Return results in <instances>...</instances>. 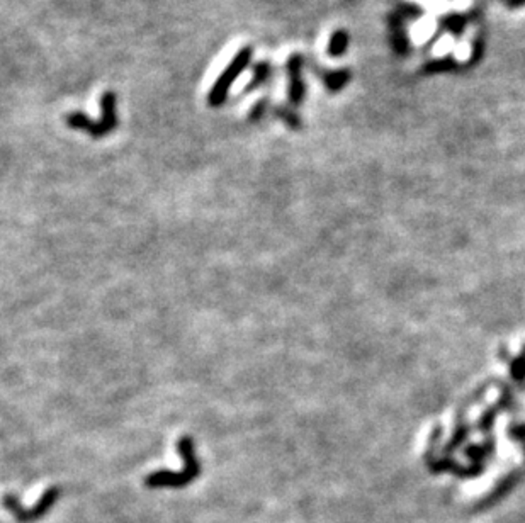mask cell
<instances>
[{
	"instance_id": "cell-1",
	"label": "cell",
	"mask_w": 525,
	"mask_h": 523,
	"mask_svg": "<svg viewBox=\"0 0 525 523\" xmlns=\"http://www.w3.org/2000/svg\"><path fill=\"white\" fill-rule=\"evenodd\" d=\"M177 450L181 452V457L184 460V469L181 472L172 471H157L148 474L145 478V486L157 489V488H184L201 474V464L195 457L194 440L193 437H181L177 442Z\"/></svg>"
},
{
	"instance_id": "cell-2",
	"label": "cell",
	"mask_w": 525,
	"mask_h": 523,
	"mask_svg": "<svg viewBox=\"0 0 525 523\" xmlns=\"http://www.w3.org/2000/svg\"><path fill=\"white\" fill-rule=\"evenodd\" d=\"M253 56V49L250 46H243L239 53L233 56V60L227 65L218 80L212 83L210 94H207V104L211 107H222L224 100L228 99V92L231 85L239 80V77L245 72V68L250 65V60Z\"/></svg>"
},
{
	"instance_id": "cell-3",
	"label": "cell",
	"mask_w": 525,
	"mask_h": 523,
	"mask_svg": "<svg viewBox=\"0 0 525 523\" xmlns=\"http://www.w3.org/2000/svg\"><path fill=\"white\" fill-rule=\"evenodd\" d=\"M61 495V489L58 486L48 488L47 491L41 495L40 500L36 501L35 506L31 508H23L19 503V500L14 495H6L4 496V506L7 508V512H11L16 517V520L19 523H32L40 520L41 517H44L49 512L53 505L56 503L58 498Z\"/></svg>"
},
{
	"instance_id": "cell-4",
	"label": "cell",
	"mask_w": 525,
	"mask_h": 523,
	"mask_svg": "<svg viewBox=\"0 0 525 523\" xmlns=\"http://www.w3.org/2000/svg\"><path fill=\"white\" fill-rule=\"evenodd\" d=\"M116 106H118V97H116L114 92H104L101 97V119L94 121L92 128L89 131L90 136L99 140V138L109 135V133L118 128V111H116Z\"/></svg>"
},
{
	"instance_id": "cell-5",
	"label": "cell",
	"mask_w": 525,
	"mask_h": 523,
	"mask_svg": "<svg viewBox=\"0 0 525 523\" xmlns=\"http://www.w3.org/2000/svg\"><path fill=\"white\" fill-rule=\"evenodd\" d=\"M303 56L294 53L291 54L286 64L287 75H289V89H287V99L293 106H301L304 95H306V83L303 80Z\"/></svg>"
},
{
	"instance_id": "cell-6",
	"label": "cell",
	"mask_w": 525,
	"mask_h": 523,
	"mask_svg": "<svg viewBox=\"0 0 525 523\" xmlns=\"http://www.w3.org/2000/svg\"><path fill=\"white\" fill-rule=\"evenodd\" d=\"M522 478H524L522 471H514V472H510L508 476H505L503 479H500V483L493 488V491H491L488 496L483 498V500L479 501L478 510H488L490 506L497 505L498 501H502L503 498H505L508 493H510L512 489H514L517 484L520 483V479H522Z\"/></svg>"
},
{
	"instance_id": "cell-7",
	"label": "cell",
	"mask_w": 525,
	"mask_h": 523,
	"mask_svg": "<svg viewBox=\"0 0 525 523\" xmlns=\"http://www.w3.org/2000/svg\"><path fill=\"white\" fill-rule=\"evenodd\" d=\"M469 433H471V426L468 421L466 420L457 421L456 428H454V432H452L451 440L445 443L442 449V454L445 455V457H452L454 452L459 449V447H462V443L468 440Z\"/></svg>"
},
{
	"instance_id": "cell-8",
	"label": "cell",
	"mask_w": 525,
	"mask_h": 523,
	"mask_svg": "<svg viewBox=\"0 0 525 523\" xmlns=\"http://www.w3.org/2000/svg\"><path fill=\"white\" fill-rule=\"evenodd\" d=\"M493 452L495 440L493 437H488L485 443H473V445L466 447L464 455L471 460V462H485V459H488Z\"/></svg>"
},
{
	"instance_id": "cell-9",
	"label": "cell",
	"mask_w": 525,
	"mask_h": 523,
	"mask_svg": "<svg viewBox=\"0 0 525 523\" xmlns=\"http://www.w3.org/2000/svg\"><path fill=\"white\" fill-rule=\"evenodd\" d=\"M350 70L342 68V70H330L323 75L325 87L330 92H340L345 85L350 82Z\"/></svg>"
},
{
	"instance_id": "cell-10",
	"label": "cell",
	"mask_w": 525,
	"mask_h": 523,
	"mask_svg": "<svg viewBox=\"0 0 525 523\" xmlns=\"http://www.w3.org/2000/svg\"><path fill=\"white\" fill-rule=\"evenodd\" d=\"M349 32L345 29H337L335 32L330 36V41H328L327 52L330 54L332 58H339L342 54H345L349 48Z\"/></svg>"
},
{
	"instance_id": "cell-11",
	"label": "cell",
	"mask_w": 525,
	"mask_h": 523,
	"mask_svg": "<svg viewBox=\"0 0 525 523\" xmlns=\"http://www.w3.org/2000/svg\"><path fill=\"white\" fill-rule=\"evenodd\" d=\"M270 73H272V66H270L269 61H258V64L253 66V73H252V80L248 82L247 89H245L243 92L245 94H250V92H253L255 89H258V87L262 85V83H265L269 80Z\"/></svg>"
},
{
	"instance_id": "cell-12",
	"label": "cell",
	"mask_w": 525,
	"mask_h": 523,
	"mask_svg": "<svg viewBox=\"0 0 525 523\" xmlns=\"http://www.w3.org/2000/svg\"><path fill=\"white\" fill-rule=\"evenodd\" d=\"M500 408L497 404L490 406L488 409H485V413H481V416L478 418V423H476V430L478 432H481L483 435H488L491 433V430H493V425L495 421H497V416L500 415Z\"/></svg>"
},
{
	"instance_id": "cell-13",
	"label": "cell",
	"mask_w": 525,
	"mask_h": 523,
	"mask_svg": "<svg viewBox=\"0 0 525 523\" xmlns=\"http://www.w3.org/2000/svg\"><path fill=\"white\" fill-rule=\"evenodd\" d=\"M65 123L68 124L72 129H77V131H85L89 133L90 128H92L94 121L85 114V112L80 111H73L70 114L65 116Z\"/></svg>"
},
{
	"instance_id": "cell-14",
	"label": "cell",
	"mask_w": 525,
	"mask_h": 523,
	"mask_svg": "<svg viewBox=\"0 0 525 523\" xmlns=\"http://www.w3.org/2000/svg\"><path fill=\"white\" fill-rule=\"evenodd\" d=\"M508 366H510L512 379H514L517 384H524L525 383V345H524L522 352L517 355V357L510 359Z\"/></svg>"
},
{
	"instance_id": "cell-15",
	"label": "cell",
	"mask_w": 525,
	"mask_h": 523,
	"mask_svg": "<svg viewBox=\"0 0 525 523\" xmlns=\"http://www.w3.org/2000/svg\"><path fill=\"white\" fill-rule=\"evenodd\" d=\"M274 114H276V118H279L282 121V123L287 124L291 129H294V131H298V129H301L303 126V121L301 118H299L298 114H296L294 111H291L289 107H276L274 109Z\"/></svg>"
},
{
	"instance_id": "cell-16",
	"label": "cell",
	"mask_w": 525,
	"mask_h": 523,
	"mask_svg": "<svg viewBox=\"0 0 525 523\" xmlns=\"http://www.w3.org/2000/svg\"><path fill=\"white\" fill-rule=\"evenodd\" d=\"M486 466L485 462H471L469 466H461L457 467L456 471L452 472L456 478H462V479H471V478H478V476H481L483 472H485Z\"/></svg>"
},
{
	"instance_id": "cell-17",
	"label": "cell",
	"mask_w": 525,
	"mask_h": 523,
	"mask_svg": "<svg viewBox=\"0 0 525 523\" xmlns=\"http://www.w3.org/2000/svg\"><path fill=\"white\" fill-rule=\"evenodd\" d=\"M440 437H442V426L435 425V428L432 430V435H430V440H428L427 450H425V464H427V466H430L433 460L437 459L435 452H437V449H439Z\"/></svg>"
},
{
	"instance_id": "cell-18",
	"label": "cell",
	"mask_w": 525,
	"mask_h": 523,
	"mask_svg": "<svg viewBox=\"0 0 525 523\" xmlns=\"http://www.w3.org/2000/svg\"><path fill=\"white\" fill-rule=\"evenodd\" d=\"M459 467V464L456 462L452 457H440V459H435L433 462L428 466V469H430V472H433V474H440V472H454Z\"/></svg>"
},
{
	"instance_id": "cell-19",
	"label": "cell",
	"mask_w": 525,
	"mask_h": 523,
	"mask_svg": "<svg viewBox=\"0 0 525 523\" xmlns=\"http://www.w3.org/2000/svg\"><path fill=\"white\" fill-rule=\"evenodd\" d=\"M502 392H500V399L497 406L500 408V411H508V409L514 408V392H512V389L507 386L505 383L502 384Z\"/></svg>"
},
{
	"instance_id": "cell-20",
	"label": "cell",
	"mask_w": 525,
	"mask_h": 523,
	"mask_svg": "<svg viewBox=\"0 0 525 523\" xmlns=\"http://www.w3.org/2000/svg\"><path fill=\"white\" fill-rule=\"evenodd\" d=\"M456 64H454L452 58H442V60H435L432 64H428L425 66V72L427 73H440V72H447V70H452Z\"/></svg>"
},
{
	"instance_id": "cell-21",
	"label": "cell",
	"mask_w": 525,
	"mask_h": 523,
	"mask_svg": "<svg viewBox=\"0 0 525 523\" xmlns=\"http://www.w3.org/2000/svg\"><path fill=\"white\" fill-rule=\"evenodd\" d=\"M267 109H269V99L267 97L260 99L258 102H255V106L252 107V111H250V114H248L250 123H258V121H260L265 116Z\"/></svg>"
},
{
	"instance_id": "cell-22",
	"label": "cell",
	"mask_w": 525,
	"mask_h": 523,
	"mask_svg": "<svg viewBox=\"0 0 525 523\" xmlns=\"http://www.w3.org/2000/svg\"><path fill=\"white\" fill-rule=\"evenodd\" d=\"M444 26L445 29H449V31H452L454 35H459L466 26V18H462V16H451V18H445Z\"/></svg>"
},
{
	"instance_id": "cell-23",
	"label": "cell",
	"mask_w": 525,
	"mask_h": 523,
	"mask_svg": "<svg viewBox=\"0 0 525 523\" xmlns=\"http://www.w3.org/2000/svg\"><path fill=\"white\" fill-rule=\"evenodd\" d=\"M508 437L525 445V423H512L508 426Z\"/></svg>"
},
{
	"instance_id": "cell-24",
	"label": "cell",
	"mask_w": 525,
	"mask_h": 523,
	"mask_svg": "<svg viewBox=\"0 0 525 523\" xmlns=\"http://www.w3.org/2000/svg\"><path fill=\"white\" fill-rule=\"evenodd\" d=\"M510 4H512V6H514V7H517V6H524L525 0H510Z\"/></svg>"
},
{
	"instance_id": "cell-25",
	"label": "cell",
	"mask_w": 525,
	"mask_h": 523,
	"mask_svg": "<svg viewBox=\"0 0 525 523\" xmlns=\"http://www.w3.org/2000/svg\"><path fill=\"white\" fill-rule=\"evenodd\" d=\"M524 447V452H525V445H522Z\"/></svg>"
},
{
	"instance_id": "cell-26",
	"label": "cell",
	"mask_w": 525,
	"mask_h": 523,
	"mask_svg": "<svg viewBox=\"0 0 525 523\" xmlns=\"http://www.w3.org/2000/svg\"><path fill=\"white\" fill-rule=\"evenodd\" d=\"M524 389H525V384H524Z\"/></svg>"
}]
</instances>
